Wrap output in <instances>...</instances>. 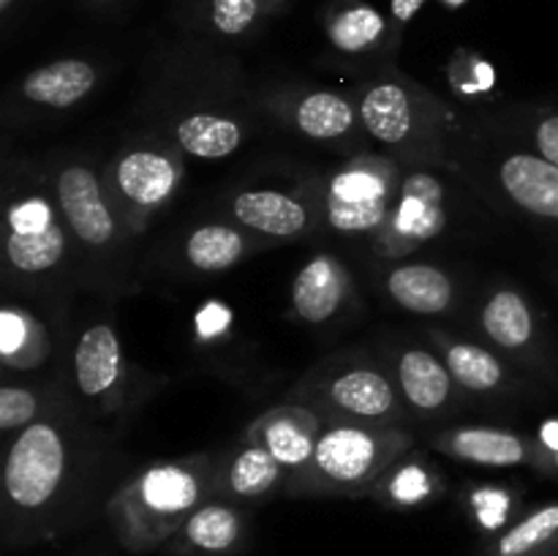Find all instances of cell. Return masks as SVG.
<instances>
[{"label": "cell", "instance_id": "obj_30", "mask_svg": "<svg viewBox=\"0 0 558 556\" xmlns=\"http://www.w3.org/2000/svg\"><path fill=\"white\" fill-rule=\"evenodd\" d=\"M196 25L223 38L245 36L265 14L276 11L272 0H189Z\"/></svg>", "mask_w": 558, "mask_h": 556}, {"label": "cell", "instance_id": "obj_23", "mask_svg": "<svg viewBox=\"0 0 558 556\" xmlns=\"http://www.w3.org/2000/svg\"><path fill=\"white\" fill-rule=\"evenodd\" d=\"M483 556H558V501L537 507L501 532Z\"/></svg>", "mask_w": 558, "mask_h": 556}, {"label": "cell", "instance_id": "obj_17", "mask_svg": "<svg viewBox=\"0 0 558 556\" xmlns=\"http://www.w3.org/2000/svg\"><path fill=\"white\" fill-rule=\"evenodd\" d=\"M96 82L98 74L96 69H93V63L80 58H65L31 71V74L22 80L20 93L31 104L65 109L74 107L76 101H82V98L96 87Z\"/></svg>", "mask_w": 558, "mask_h": 556}, {"label": "cell", "instance_id": "obj_29", "mask_svg": "<svg viewBox=\"0 0 558 556\" xmlns=\"http://www.w3.org/2000/svg\"><path fill=\"white\" fill-rule=\"evenodd\" d=\"M445 352V363L450 374L456 376L458 385L474 392H490L505 382V368L488 349L469 341H456V338L436 336Z\"/></svg>", "mask_w": 558, "mask_h": 556}, {"label": "cell", "instance_id": "obj_35", "mask_svg": "<svg viewBox=\"0 0 558 556\" xmlns=\"http://www.w3.org/2000/svg\"><path fill=\"white\" fill-rule=\"evenodd\" d=\"M227 322H229V311L223 309V305L210 303L199 316H196V330H199V336L210 338L216 336L221 327H227Z\"/></svg>", "mask_w": 558, "mask_h": 556}, {"label": "cell", "instance_id": "obj_41", "mask_svg": "<svg viewBox=\"0 0 558 556\" xmlns=\"http://www.w3.org/2000/svg\"><path fill=\"white\" fill-rule=\"evenodd\" d=\"M272 3H276V5H278V9H281V5H283V0H272Z\"/></svg>", "mask_w": 558, "mask_h": 556}, {"label": "cell", "instance_id": "obj_37", "mask_svg": "<svg viewBox=\"0 0 558 556\" xmlns=\"http://www.w3.org/2000/svg\"><path fill=\"white\" fill-rule=\"evenodd\" d=\"M543 447L548 450V472L558 474V420H550V423L543 425Z\"/></svg>", "mask_w": 558, "mask_h": 556}, {"label": "cell", "instance_id": "obj_16", "mask_svg": "<svg viewBox=\"0 0 558 556\" xmlns=\"http://www.w3.org/2000/svg\"><path fill=\"white\" fill-rule=\"evenodd\" d=\"M398 390L403 392L407 403L417 412H441L452 401L456 392V376L450 374L447 363L425 349H403L396 363Z\"/></svg>", "mask_w": 558, "mask_h": 556}, {"label": "cell", "instance_id": "obj_2", "mask_svg": "<svg viewBox=\"0 0 558 556\" xmlns=\"http://www.w3.org/2000/svg\"><path fill=\"white\" fill-rule=\"evenodd\" d=\"M409 447L412 439L392 425L332 423L322 428L314 456L298 472L294 488L305 494L365 496Z\"/></svg>", "mask_w": 558, "mask_h": 556}, {"label": "cell", "instance_id": "obj_19", "mask_svg": "<svg viewBox=\"0 0 558 556\" xmlns=\"http://www.w3.org/2000/svg\"><path fill=\"white\" fill-rule=\"evenodd\" d=\"M390 22L365 0H332L325 16V33L338 52L363 55L379 47L390 33Z\"/></svg>", "mask_w": 558, "mask_h": 556}, {"label": "cell", "instance_id": "obj_33", "mask_svg": "<svg viewBox=\"0 0 558 556\" xmlns=\"http://www.w3.org/2000/svg\"><path fill=\"white\" fill-rule=\"evenodd\" d=\"M534 145H537L539 156H543L545 161L558 167V112L543 114V118H539L537 129H534Z\"/></svg>", "mask_w": 558, "mask_h": 556}, {"label": "cell", "instance_id": "obj_11", "mask_svg": "<svg viewBox=\"0 0 558 556\" xmlns=\"http://www.w3.org/2000/svg\"><path fill=\"white\" fill-rule=\"evenodd\" d=\"M322 423L305 407H272L256 418L248 428L251 445L265 447L294 474L308 467L319 442Z\"/></svg>", "mask_w": 558, "mask_h": 556}, {"label": "cell", "instance_id": "obj_7", "mask_svg": "<svg viewBox=\"0 0 558 556\" xmlns=\"http://www.w3.org/2000/svg\"><path fill=\"white\" fill-rule=\"evenodd\" d=\"M316 401L343 423L385 425L401 414L390 376L371 365H352L330 374L316 387Z\"/></svg>", "mask_w": 558, "mask_h": 556}, {"label": "cell", "instance_id": "obj_32", "mask_svg": "<svg viewBox=\"0 0 558 556\" xmlns=\"http://www.w3.org/2000/svg\"><path fill=\"white\" fill-rule=\"evenodd\" d=\"M38 414V396L25 387L5 385L0 390V431H16L33 425Z\"/></svg>", "mask_w": 558, "mask_h": 556}, {"label": "cell", "instance_id": "obj_1", "mask_svg": "<svg viewBox=\"0 0 558 556\" xmlns=\"http://www.w3.org/2000/svg\"><path fill=\"white\" fill-rule=\"evenodd\" d=\"M213 488V469L205 456L153 463L125 480L107 501L109 527L131 554L163 548L191 512L205 505Z\"/></svg>", "mask_w": 558, "mask_h": 556}, {"label": "cell", "instance_id": "obj_18", "mask_svg": "<svg viewBox=\"0 0 558 556\" xmlns=\"http://www.w3.org/2000/svg\"><path fill=\"white\" fill-rule=\"evenodd\" d=\"M360 120L371 136L385 145H401L414 129L412 90L396 80H381L365 90L360 101Z\"/></svg>", "mask_w": 558, "mask_h": 556}, {"label": "cell", "instance_id": "obj_39", "mask_svg": "<svg viewBox=\"0 0 558 556\" xmlns=\"http://www.w3.org/2000/svg\"><path fill=\"white\" fill-rule=\"evenodd\" d=\"M441 5H447V9H461V5H466L469 0H439Z\"/></svg>", "mask_w": 558, "mask_h": 556}, {"label": "cell", "instance_id": "obj_12", "mask_svg": "<svg viewBox=\"0 0 558 556\" xmlns=\"http://www.w3.org/2000/svg\"><path fill=\"white\" fill-rule=\"evenodd\" d=\"M76 387L85 398L101 403H118L123 385V352L109 325H93L80 336L74 352Z\"/></svg>", "mask_w": 558, "mask_h": 556}, {"label": "cell", "instance_id": "obj_5", "mask_svg": "<svg viewBox=\"0 0 558 556\" xmlns=\"http://www.w3.org/2000/svg\"><path fill=\"white\" fill-rule=\"evenodd\" d=\"M396 200V167L385 158L360 156L332 174L327 185V218L338 232H379Z\"/></svg>", "mask_w": 558, "mask_h": 556}, {"label": "cell", "instance_id": "obj_6", "mask_svg": "<svg viewBox=\"0 0 558 556\" xmlns=\"http://www.w3.org/2000/svg\"><path fill=\"white\" fill-rule=\"evenodd\" d=\"M445 229V189L428 172H414L398 189L390 218L379 229L376 249L385 256H403L428 243Z\"/></svg>", "mask_w": 558, "mask_h": 556}, {"label": "cell", "instance_id": "obj_9", "mask_svg": "<svg viewBox=\"0 0 558 556\" xmlns=\"http://www.w3.org/2000/svg\"><path fill=\"white\" fill-rule=\"evenodd\" d=\"M54 196L71 232L87 249H104L118 232V213L98 174L82 164H69L58 172Z\"/></svg>", "mask_w": 558, "mask_h": 556}, {"label": "cell", "instance_id": "obj_21", "mask_svg": "<svg viewBox=\"0 0 558 556\" xmlns=\"http://www.w3.org/2000/svg\"><path fill=\"white\" fill-rule=\"evenodd\" d=\"M387 292L401 309L414 314H441L452 305L456 287L434 265H401L387 276Z\"/></svg>", "mask_w": 558, "mask_h": 556}, {"label": "cell", "instance_id": "obj_34", "mask_svg": "<svg viewBox=\"0 0 558 556\" xmlns=\"http://www.w3.org/2000/svg\"><path fill=\"white\" fill-rule=\"evenodd\" d=\"M466 60H469V74L452 76L456 87H461V90H466V93L488 90V87L494 85V69H490L483 58H474V55H469V52H466Z\"/></svg>", "mask_w": 558, "mask_h": 556}, {"label": "cell", "instance_id": "obj_28", "mask_svg": "<svg viewBox=\"0 0 558 556\" xmlns=\"http://www.w3.org/2000/svg\"><path fill=\"white\" fill-rule=\"evenodd\" d=\"M174 136H178V145L194 156L223 158L238 150L240 142H243V129L229 118L196 112L180 120Z\"/></svg>", "mask_w": 558, "mask_h": 556}, {"label": "cell", "instance_id": "obj_14", "mask_svg": "<svg viewBox=\"0 0 558 556\" xmlns=\"http://www.w3.org/2000/svg\"><path fill=\"white\" fill-rule=\"evenodd\" d=\"M352 294V276L332 254H316L305 262L292 283V305L300 319L322 322L332 319L347 305Z\"/></svg>", "mask_w": 558, "mask_h": 556}, {"label": "cell", "instance_id": "obj_22", "mask_svg": "<svg viewBox=\"0 0 558 556\" xmlns=\"http://www.w3.org/2000/svg\"><path fill=\"white\" fill-rule=\"evenodd\" d=\"M283 474L287 467L272 452L248 442L223 469L221 491L229 499H262L281 483Z\"/></svg>", "mask_w": 558, "mask_h": 556}, {"label": "cell", "instance_id": "obj_40", "mask_svg": "<svg viewBox=\"0 0 558 556\" xmlns=\"http://www.w3.org/2000/svg\"><path fill=\"white\" fill-rule=\"evenodd\" d=\"M87 3H93V5H109V3H114V0H87Z\"/></svg>", "mask_w": 558, "mask_h": 556}, {"label": "cell", "instance_id": "obj_4", "mask_svg": "<svg viewBox=\"0 0 558 556\" xmlns=\"http://www.w3.org/2000/svg\"><path fill=\"white\" fill-rule=\"evenodd\" d=\"M183 178V164L163 147H129L107 169V194L120 221L142 232L167 205Z\"/></svg>", "mask_w": 558, "mask_h": 556}, {"label": "cell", "instance_id": "obj_13", "mask_svg": "<svg viewBox=\"0 0 558 556\" xmlns=\"http://www.w3.org/2000/svg\"><path fill=\"white\" fill-rule=\"evenodd\" d=\"M245 540V516L223 501H205L191 512L163 548L178 556H232Z\"/></svg>", "mask_w": 558, "mask_h": 556}, {"label": "cell", "instance_id": "obj_27", "mask_svg": "<svg viewBox=\"0 0 558 556\" xmlns=\"http://www.w3.org/2000/svg\"><path fill=\"white\" fill-rule=\"evenodd\" d=\"M294 125L314 140H338L354 129V107L338 93H308L294 107Z\"/></svg>", "mask_w": 558, "mask_h": 556}, {"label": "cell", "instance_id": "obj_10", "mask_svg": "<svg viewBox=\"0 0 558 556\" xmlns=\"http://www.w3.org/2000/svg\"><path fill=\"white\" fill-rule=\"evenodd\" d=\"M436 447L458 461L477 463V467H539L550 469L548 450L543 442L515 434L510 428H488V425H463L452 428L436 439Z\"/></svg>", "mask_w": 558, "mask_h": 556}, {"label": "cell", "instance_id": "obj_38", "mask_svg": "<svg viewBox=\"0 0 558 556\" xmlns=\"http://www.w3.org/2000/svg\"><path fill=\"white\" fill-rule=\"evenodd\" d=\"M16 3H20V0H0V14H3V16H9L11 11L16 9Z\"/></svg>", "mask_w": 558, "mask_h": 556}, {"label": "cell", "instance_id": "obj_36", "mask_svg": "<svg viewBox=\"0 0 558 556\" xmlns=\"http://www.w3.org/2000/svg\"><path fill=\"white\" fill-rule=\"evenodd\" d=\"M428 3V0H390V16H392V25L403 27L420 14V9Z\"/></svg>", "mask_w": 558, "mask_h": 556}, {"label": "cell", "instance_id": "obj_25", "mask_svg": "<svg viewBox=\"0 0 558 556\" xmlns=\"http://www.w3.org/2000/svg\"><path fill=\"white\" fill-rule=\"evenodd\" d=\"M483 327L499 347L526 349L534 341V314L529 309L526 298L512 289L490 294L483 309Z\"/></svg>", "mask_w": 558, "mask_h": 556}, {"label": "cell", "instance_id": "obj_3", "mask_svg": "<svg viewBox=\"0 0 558 556\" xmlns=\"http://www.w3.org/2000/svg\"><path fill=\"white\" fill-rule=\"evenodd\" d=\"M71 450L63 431L49 420L22 428L5 458L3 488L11 516L20 521L41 518L58 501L69 478Z\"/></svg>", "mask_w": 558, "mask_h": 556}, {"label": "cell", "instance_id": "obj_20", "mask_svg": "<svg viewBox=\"0 0 558 556\" xmlns=\"http://www.w3.org/2000/svg\"><path fill=\"white\" fill-rule=\"evenodd\" d=\"M232 213L248 229L272 238H294L308 223V207L281 191H243L234 196Z\"/></svg>", "mask_w": 558, "mask_h": 556}, {"label": "cell", "instance_id": "obj_8", "mask_svg": "<svg viewBox=\"0 0 558 556\" xmlns=\"http://www.w3.org/2000/svg\"><path fill=\"white\" fill-rule=\"evenodd\" d=\"M65 256V229L52 207L38 196H25L9 207V238L5 259L16 273L38 276Z\"/></svg>", "mask_w": 558, "mask_h": 556}, {"label": "cell", "instance_id": "obj_26", "mask_svg": "<svg viewBox=\"0 0 558 556\" xmlns=\"http://www.w3.org/2000/svg\"><path fill=\"white\" fill-rule=\"evenodd\" d=\"M374 494L390 507H417L439 494V478L420 458L401 456L376 483Z\"/></svg>", "mask_w": 558, "mask_h": 556}, {"label": "cell", "instance_id": "obj_15", "mask_svg": "<svg viewBox=\"0 0 558 556\" xmlns=\"http://www.w3.org/2000/svg\"><path fill=\"white\" fill-rule=\"evenodd\" d=\"M507 196L539 218L558 221V167L532 153H515L499 169Z\"/></svg>", "mask_w": 558, "mask_h": 556}, {"label": "cell", "instance_id": "obj_31", "mask_svg": "<svg viewBox=\"0 0 558 556\" xmlns=\"http://www.w3.org/2000/svg\"><path fill=\"white\" fill-rule=\"evenodd\" d=\"M245 238L227 223H207L185 240V259L205 273H218L243 259Z\"/></svg>", "mask_w": 558, "mask_h": 556}, {"label": "cell", "instance_id": "obj_24", "mask_svg": "<svg viewBox=\"0 0 558 556\" xmlns=\"http://www.w3.org/2000/svg\"><path fill=\"white\" fill-rule=\"evenodd\" d=\"M0 354L9 368H36L47 360L49 338L41 322L16 305H5L0 314Z\"/></svg>", "mask_w": 558, "mask_h": 556}]
</instances>
